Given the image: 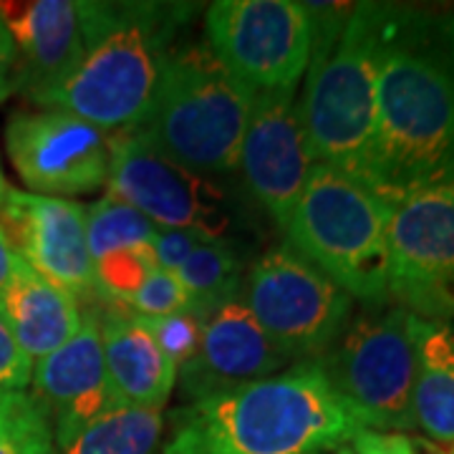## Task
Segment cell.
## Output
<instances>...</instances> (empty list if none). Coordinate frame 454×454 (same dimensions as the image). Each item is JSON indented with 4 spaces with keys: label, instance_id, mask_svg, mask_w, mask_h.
<instances>
[{
    "label": "cell",
    "instance_id": "1",
    "mask_svg": "<svg viewBox=\"0 0 454 454\" xmlns=\"http://www.w3.org/2000/svg\"><path fill=\"white\" fill-rule=\"evenodd\" d=\"M454 187V8L389 3L372 190L389 202Z\"/></svg>",
    "mask_w": 454,
    "mask_h": 454
},
{
    "label": "cell",
    "instance_id": "2",
    "mask_svg": "<svg viewBox=\"0 0 454 454\" xmlns=\"http://www.w3.org/2000/svg\"><path fill=\"white\" fill-rule=\"evenodd\" d=\"M356 429L321 361H298L175 409L162 454H324Z\"/></svg>",
    "mask_w": 454,
    "mask_h": 454
},
{
    "label": "cell",
    "instance_id": "3",
    "mask_svg": "<svg viewBox=\"0 0 454 454\" xmlns=\"http://www.w3.org/2000/svg\"><path fill=\"white\" fill-rule=\"evenodd\" d=\"M83 56L41 109L74 114L98 129L139 127L152 104L167 53L195 5L145 0H79Z\"/></svg>",
    "mask_w": 454,
    "mask_h": 454
},
{
    "label": "cell",
    "instance_id": "4",
    "mask_svg": "<svg viewBox=\"0 0 454 454\" xmlns=\"http://www.w3.org/2000/svg\"><path fill=\"white\" fill-rule=\"evenodd\" d=\"M389 3H354L340 35L313 49L298 114L316 164L372 187L379 61Z\"/></svg>",
    "mask_w": 454,
    "mask_h": 454
},
{
    "label": "cell",
    "instance_id": "5",
    "mask_svg": "<svg viewBox=\"0 0 454 454\" xmlns=\"http://www.w3.org/2000/svg\"><path fill=\"white\" fill-rule=\"evenodd\" d=\"M255 91L227 68L207 43L172 46L145 119V134L169 160L205 177L238 172Z\"/></svg>",
    "mask_w": 454,
    "mask_h": 454
},
{
    "label": "cell",
    "instance_id": "6",
    "mask_svg": "<svg viewBox=\"0 0 454 454\" xmlns=\"http://www.w3.org/2000/svg\"><path fill=\"white\" fill-rule=\"evenodd\" d=\"M391 202L333 167L313 164L286 235L364 306L389 303Z\"/></svg>",
    "mask_w": 454,
    "mask_h": 454
},
{
    "label": "cell",
    "instance_id": "7",
    "mask_svg": "<svg viewBox=\"0 0 454 454\" xmlns=\"http://www.w3.org/2000/svg\"><path fill=\"white\" fill-rule=\"evenodd\" d=\"M328 381L364 429H414L417 316L396 303L364 306L318 358Z\"/></svg>",
    "mask_w": 454,
    "mask_h": 454
},
{
    "label": "cell",
    "instance_id": "8",
    "mask_svg": "<svg viewBox=\"0 0 454 454\" xmlns=\"http://www.w3.org/2000/svg\"><path fill=\"white\" fill-rule=\"evenodd\" d=\"M240 298L291 364L318 361L354 316V298L291 245L250 265Z\"/></svg>",
    "mask_w": 454,
    "mask_h": 454
},
{
    "label": "cell",
    "instance_id": "9",
    "mask_svg": "<svg viewBox=\"0 0 454 454\" xmlns=\"http://www.w3.org/2000/svg\"><path fill=\"white\" fill-rule=\"evenodd\" d=\"M106 187L157 227L192 230L207 240H230V230L243 217L227 187L169 160L137 129L112 134Z\"/></svg>",
    "mask_w": 454,
    "mask_h": 454
},
{
    "label": "cell",
    "instance_id": "10",
    "mask_svg": "<svg viewBox=\"0 0 454 454\" xmlns=\"http://www.w3.org/2000/svg\"><path fill=\"white\" fill-rule=\"evenodd\" d=\"M207 46L255 94H295L313 33L303 3L217 0L205 11Z\"/></svg>",
    "mask_w": 454,
    "mask_h": 454
},
{
    "label": "cell",
    "instance_id": "11",
    "mask_svg": "<svg viewBox=\"0 0 454 454\" xmlns=\"http://www.w3.org/2000/svg\"><path fill=\"white\" fill-rule=\"evenodd\" d=\"M389 301L424 321H454V187L391 202Z\"/></svg>",
    "mask_w": 454,
    "mask_h": 454
},
{
    "label": "cell",
    "instance_id": "12",
    "mask_svg": "<svg viewBox=\"0 0 454 454\" xmlns=\"http://www.w3.org/2000/svg\"><path fill=\"white\" fill-rule=\"evenodd\" d=\"M5 149L33 195L68 200L106 187L112 134L74 114L16 112L5 127Z\"/></svg>",
    "mask_w": 454,
    "mask_h": 454
},
{
    "label": "cell",
    "instance_id": "13",
    "mask_svg": "<svg viewBox=\"0 0 454 454\" xmlns=\"http://www.w3.org/2000/svg\"><path fill=\"white\" fill-rule=\"evenodd\" d=\"M0 230L18 258L38 276L76 301L97 295L82 202L20 192L8 184L0 202Z\"/></svg>",
    "mask_w": 454,
    "mask_h": 454
},
{
    "label": "cell",
    "instance_id": "14",
    "mask_svg": "<svg viewBox=\"0 0 454 454\" xmlns=\"http://www.w3.org/2000/svg\"><path fill=\"white\" fill-rule=\"evenodd\" d=\"M313 164L295 94H255L238 172L260 210L283 232Z\"/></svg>",
    "mask_w": 454,
    "mask_h": 454
},
{
    "label": "cell",
    "instance_id": "15",
    "mask_svg": "<svg viewBox=\"0 0 454 454\" xmlns=\"http://www.w3.org/2000/svg\"><path fill=\"white\" fill-rule=\"evenodd\" d=\"M288 366L291 358L262 331L238 295L202 316L197 354L177 372V384L190 404L260 381Z\"/></svg>",
    "mask_w": 454,
    "mask_h": 454
},
{
    "label": "cell",
    "instance_id": "16",
    "mask_svg": "<svg viewBox=\"0 0 454 454\" xmlns=\"http://www.w3.org/2000/svg\"><path fill=\"white\" fill-rule=\"evenodd\" d=\"M0 18L16 46V91L41 104L82 61L79 5L76 0H5Z\"/></svg>",
    "mask_w": 454,
    "mask_h": 454
},
{
    "label": "cell",
    "instance_id": "17",
    "mask_svg": "<svg viewBox=\"0 0 454 454\" xmlns=\"http://www.w3.org/2000/svg\"><path fill=\"white\" fill-rule=\"evenodd\" d=\"M31 384L33 396L49 414L53 439L119 406L106 376L97 313H86L74 339L33 364Z\"/></svg>",
    "mask_w": 454,
    "mask_h": 454
},
{
    "label": "cell",
    "instance_id": "18",
    "mask_svg": "<svg viewBox=\"0 0 454 454\" xmlns=\"http://www.w3.org/2000/svg\"><path fill=\"white\" fill-rule=\"evenodd\" d=\"M106 376L116 402L142 409H164L177 384V369L167 358L145 318L109 309L98 316Z\"/></svg>",
    "mask_w": 454,
    "mask_h": 454
},
{
    "label": "cell",
    "instance_id": "19",
    "mask_svg": "<svg viewBox=\"0 0 454 454\" xmlns=\"http://www.w3.org/2000/svg\"><path fill=\"white\" fill-rule=\"evenodd\" d=\"M0 310L33 364L61 348L82 328L79 301L38 276L23 260L8 288L0 293Z\"/></svg>",
    "mask_w": 454,
    "mask_h": 454
},
{
    "label": "cell",
    "instance_id": "20",
    "mask_svg": "<svg viewBox=\"0 0 454 454\" xmlns=\"http://www.w3.org/2000/svg\"><path fill=\"white\" fill-rule=\"evenodd\" d=\"M414 422L429 439L454 447V328L417 318Z\"/></svg>",
    "mask_w": 454,
    "mask_h": 454
},
{
    "label": "cell",
    "instance_id": "21",
    "mask_svg": "<svg viewBox=\"0 0 454 454\" xmlns=\"http://www.w3.org/2000/svg\"><path fill=\"white\" fill-rule=\"evenodd\" d=\"M162 409L114 406L94 422L53 439V454H162Z\"/></svg>",
    "mask_w": 454,
    "mask_h": 454
},
{
    "label": "cell",
    "instance_id": "22",
    "mask_svg": "<svg viewBox=\"0 0 454 454\" xmlns=\"http://www.w3.org/2000/svg\"><path fill=\"white\" fill-rule=\"evenodd\" d=\"M175 276L190 295V309L205 316L243 293L245 258L232 240H205Z\"/></svg>",
    "mask_w": 454,
    "mask_h": 454
},
{
    "label": "cell",
    "instance_id": "23",
    "mask_svg": "<svg viewBox=\"0 0 454 454\" xmlns=\"http://www.w3.org/2000/svg\"><path fill=\"white\" fill-rule=\"evenodd\" d=\"M157 232L160 227L152 220L109 192L86 207V240L91 260L104 258L121 247L152 245Z\"/></svg>",
    "mask_w": 454,
    "mask_h": 454
},
{
    "label": "cell",
    "instance_id": "24",
    "mask_svg": "<svg viewBox=\"0 0 454 454\" xmlns=\"http://www.w3.org/2000/svg\"><path fill=\"white\" fill-rule=\"evenodd\" d=\"M0 454H53L49 414L28 391L0 396Z\"/></svg>",
    "mask_w": 454,
    "mask_h": 454
},
{
    "label": "cell",
    "instance_id": "25",
    "mask_svg": "<svg viewBox=\"0 0 454 454\" xmlns=\"http://www.w3.org/2000/svg\"><path fill=\"white\" fill-rule=\"evenodd\" d=\"M157 270L152 245L121 247L94 260V288L98 298L109 301L112 309L127 310L129 301Z\"/></svg>",
    "mask_w": 454,
    "mask_h": 454
},
{
    "label": "cell",
    "instance_id": "26",
    "mask_svg": "<svg viewBox=\"0 0 454 454\" xmlns=\"http://www.w3.org/2000/svg\"><path fill=\"white\" fill-rule=\"evenodd\" d=\"M145 321L177 372L192 361L200 346V336H202V313H197L195 309H184L172 316L145 318Z\"/></svg>",
    "mask_w": 454,
    "mask_h": 454
},
{
    "label": "cell",
    "instance_id": "27",
    "mask_svg": "<svg viewBox=\"0 0 454 454\" xmlns=\"http://www.w3.org/2000/svg\"><path fill=\"white\" fill-rule=\"evenodd\" d=\"M184 309H190V295L184 293L179 278L172 270H162V268H157L146 278L145 286L127 306V310L139 318H162Z\"/></svg>",
    "mask_w": 454,
    "mask_h": 454
},
{
    "label": "cell",
    "instance_id": "28",
    "mask_svg": "<svg viewBox=\"0 0 454 454\" xmlns=\"http://www.w3.org/2000/svg\"><path fill=\"white\" fill-rule=\"evenodd\" d=\"M33 379V358L20 348L0 310V396L26 391Z\"/></svg>",
    "mask_w": 454,
    "mask_h": 454
},
{
    "label": "cell",
    "instance_id": "29",
    "mask_svg": "<svg viewBox=\"0 0 454 454\" xmlns=\"http://www.w3.org/2000/svg\"><path fill=\"white\" fill-rule=\"evenodd\" d=\"M205 240L207 238H202L200 232H192V230H164V227H160V232L152 240V255H154L157 268L175 273Z\"/></svg>",
    "mask_w": 454,
    "mask_h": 454
},
{
    "label": "cell",
    "instance_id": "30",
    "mask_svg": "<svg viewBox=\"0 0 454 454\" xmlns=\"http://www.w3.org/2000/svg\"><path fill=\"white\" fill-rule=\"evenodd\" d=\"M354 454H417V442L402 432H376L358 427L351 437Z\"/></svg>",
    "mask_w": 454,
    "mask_h": 454
},
{
    "label": "cell",
    "instance_id": "31",
    "mask_svg": "<svg viewBox=\"0 0 454 454\" xmlns=\"http://www.w3.org/2000/svg\"><path fill=\"white\" fill-rule=\"evenodd\" d=\"M18 265H20V258H18L16 250L11 247L8 238H5V235H3V230H0V293L5 291V288H8V283L13 280Z\"/></svg>",
    "mask_w": 454,
    "mask_h": 454
},
{
    "label": "cell",
    "instance_id": "32",
    "mask_svg": "<svg viewBox=\"0 0 454 454\" xmlns=\"http://www.w3.org/2000/svg\"><path fill=\"white\" fill-rule=\"evenodd\" d=\"M0 66H5V68L16 66V46H13V38L5 28L3 18H0Z\"/></svg>",
    "mask_w": 454,
    "mask_h": 454
},
{
    "label": "cell",
    "instance_id": "33",
    "mask_svg": "<svg viewBox=\"0 0 454 454\" xmlns=\"http://www.w3.org/2000/svg\"><path fill=\"white\" fill-rule=\"evenodd\" d=\"M13 91H16V74H13V68L0 66V104L11 97Z\"/></svg>",
    "mask_w": 454,
    "mask_h": 454
},
{
    "label": "cell",
    "instance_id": "34",
    "mask_svg": "<svg viewBox=\"0 0 454 454\" xmlns=\"http://www.w3.org/2000/svg\"><path fill=\"white\" fill-rule=\"evenodd\" d=\"M417 447L422 450V454H447L442 452V450H437V447H432V444H427V442H417Z\"/></svg>",
    "mask_w": 454,
    "mask_h": 454
},
{
    "label": "cell",
    "instance_id": "35",
    "mask_svg": "<svg viewBox=\"0 0 454 454\" xmlns=\"http://www.w3.org/2000/svg\"><path fill=\"white\" fill-rule=\"evenodd\" d=\"M5 190H8V182L3 177V167H0V202H3V197H5Z\"/></svg>",
    "mask_w": 454,
    "mask_h": 454
},
{
    "label": "cell",
    "instance_id": "36",
    "mask_svg": "<svg viewBox=\"0 0 454 454\" xmlns=\"http://www.w3.org/2000/svg\"><path fill=\"white\" fill-rule=\"evenodd\" d=\"M333 454H354V450H351L348 444H343V447H339V450H336Z\"/></svg>",
    "mask_w": 454,
    "mask_h": 454
},
{
    "label": "cell",
    "instance_id": "37",
    "mask_svg": "<svg viewBox=\"0 0 454 454\" xmlns=\"http://www.w3.org/2000/svg\"><path fill=\"white\" fill-rule=\"evenodd\" d=\"M452 454H454V447H452Z\"/></svg>",
    "mask_w": 454,
    "mask_h": 454
}]
</instances>
